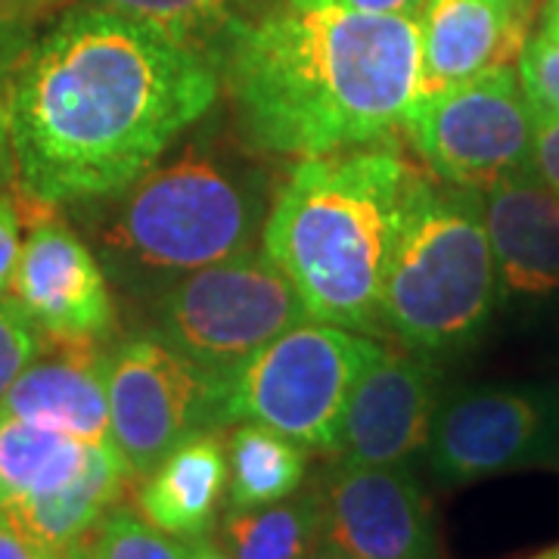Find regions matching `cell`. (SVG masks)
<instances>
[{
	"instance_id": "obj_2",
	"label": "cell",
	"mask_w": 559,
	"mask_h": 559,
	"mask_svg": "<svg viewBox=\"0 0 559 559\" xmlns=\"http://www.w3.org/2000/svg\"><path fill=\"white\" fill-rule=\"evenodd\" d=\"M221 87L264 153L311 159L377 143L423 91L419 22L283 3L242 28Z\"/></svg>"
},
{
	"instance_id": "obj_11",
	"label": "cell",
	"mask_w": 559,
	"mask_h": 559,
	"mask_svg": "<svg viewBox=\"0 0 559 559\" xmlns=\"http://www.w3.org/2000/svg\"><path fill=\"white\" fill-rule=\"evenodd\" d=\"M47 342L103 345L116 326L109 277L94 249L62 221L35 218L3 293Z\"/></svg>"
},
{
	"instance_id": "obj_29",
	"label": "cell",
	"mask_w": 559,
	"mask_h": 559,
	"mask_svg": "<svg viewBox=\"0 0 559 559\" xmlns=\"http://www.w3.org/2000/svg\"><path fill=\"white\" fill-rule=\"evenodd\" d=\"M289 7H333L367 16H417L419 0H283Z\"/></svg>"
},
{
	"instance_id": "obj_25",
	"label": "cell",
	"mask_w": 559,
	"mask_h": 559,
	"mask_svg": "<svg viewBox=\"0 0 559 559\" xmlns=\"http://www.w3.org/2000/svg\"><path fill=\"white\" fill-rule=\"evenodd\" d=\"M520 84L528 106L559 109V40L540 32L522 44Z\"/></svg>"
},
{
	"instance_id": "obj_12",
	"label": "cell",
	"mask_w": 559,
	"mask_h": 559,
	"mask_svg": "<svg viewBox=\"0 0 559 559\" xmlns=\"http://www.w3.org/2000/svg\"><path fill=\"white\" fill-rule=\"evenodd\" d=\"M323 544L345 559H439L432 503L407 466L333 463L318 481Z\"/></svg>"
},
{
	"instance_id": "obj_1",
	"label": "cell",
	"mask_w": 559,
	"mask_h": 559,
	"mask_svg": "<svg viewBox=\"0 0 559 559\" xmlns=\"http://www.w3.org/2000/svg\"><path fill=\"white\" fill-rule=\"evenodd\" d=\"M0 94L22 193L100 202L212 112L221 69L143 22L75 7L25 47Z\"/></svg>"
},
{
	"instance_id": "obj_5",
	"label": "cell",
	"mask_w": 559,
	"mask_h": 559,
	"mask_svg": "<svg viewBox=\"0 0 559 559\" xmlns=\"http://www.w3.org/2000/svg\"><path fill=\"white\" fill-rule=\"evenodd\" d=\"M498 305L481 193L419 171L382 286L380 333L439 360L479 340Z\"/></svg>"
},
{
	"instance_id": "obj_8",
	"label": "cell",
	"mask_w": 559,
	"mask_h": 559,
	"mask_svg": "<svg viewBox=\"0 0 559 559\" xmlns=\"http://www.w3.org/2000/svg\"><path fill=\"white\" fill-rule=\"evenodd\" d=\"M399 128L432 178L479 193L532 162V106L513 66L423 91Z\"/></svg>"
},
{
	"instance_id": "obj_6",
	"label": "cell",
	"mask_w": 559,
	"mask_h": 559,
	"mask_svg": "<svg viewBox=\"0 0 559 559\" xmlns=\"http://www.w3.org/2000/svg\"><path fill=\"white\" fill-rule=\"evenodd\" d=\"M380 342L323 320H301L237 367L212 377L218 429L261 423L308 451L336 454L348 392Z\"/></svg>"
},
{
	"instance_id": "obj_27",
	"label": "cell",
	"mask_w": 559,
	"mask_h": 559,
	"mask_svg": "<svg viewBox=\"0 0 559 559\" xmlns=\"http://www.w3.org/2000/svg\"><path fill=\"white\" fill-rule=\"evenodd\" d=\"M532 168L559 193V109L532 106Z\"/></svg>"
},
{
	"instance_id": "obj_28",
	"label": "cell",
	"mask_w": 559,
	"mask_h": 559,
	"mask_svg": "<svg viewBox=\"0 0 559 559\" xmlns=\"http://www.w3.org/2000/svg\"><path fill=\"white\" fill-rule=\"evenodd\" d=\"M22 252V215L20 205L0 197V296L7 293L16 261Z\"/></svg>"
},
{
	"instance_id": "obj_19",
	"label": "cell",
	"mask_w": 559,
	"mask_h": 559,
	"mask_svg": "<svg viewBox=\"0 0 559 559\" xmlns=\"http://www.w3.org/2000/svg\"><path fill=\"white\" fill-rule=\"evenodd\" d=\"M97 444L0 411V510L79 479Z\"/></svg>"
},
{
	"instance_id": "obj_17",
	"label": "cell",
	"mask_w": 559,
	"mask_h": 559,
	"mask_svg": "<svg viewBox=\"0 0 559 559\" xmlns=\"http://www.w3.org/2000/svg\"><path fill=\"white\" fill-rule=\"evenodd\" d=\"M227 498L224 429H202L134 481V510L171 538L212 535Z\"/></svg>"
},
{
	"instance_id": "obj_20",
	"label": "cell",
	"mask_w": 559,
	"mask_h": 559,
	"mask_svg": "<svg viewBox=\"0 0 559 559\" xmlns=\"http://www.w3.org/2000/svg\"><path fill=\"white\" fill-rule=\"evenodd\" d=\"M215 540L234 559H311L323 547L318 485L264 507H227Z\"/></svg>"
},
{
	"instance_id": "obj_21",
	"label": "cell",
	"mask_w": 559,
	"mask_h": 559,
	"mask_svg": "<svg viewBox=\"0 0 559 559\" xmlns=\"http://www.w3.org/2000/svg\"><path fill=\"white\" fill-rule=\"evenodd\" d=\"M227 507H264L296 495L308 476V448L261 423L224 429Z\"/></svg>"
},
{
	"instance_id": "obj_36",
	"label": "cell",
	"mask_w": 559,
	"mask_h": 559,
	"mask_svg": "<svg viewBox=\"0 0 559 559\" xmlns=\"http://www.w3.org/2000/svg\"><path fill=\"white\" fill-rule=\"evenodd\" d=\"M53 559H84V550H72V554H62V557H53Z\"/></svg>"
},
{
	"instance_id": "obj_24",
	"label": "cell",
	"mask_w": 559,
	"mask_h": 559,
	"mask_svg": "<svg viewBox=\"0 0 559 559\" xmlns=\"http://www.w3.org/2000/svg\"><path fill=\"white\" fill-rule=\"evenodd\" d=\"M44 336L7 296H0V399L22 370L38 358Z\"/></svg>"
},
{
	"instance_id": "obj_30",
	"label": "cell",
	"mask_w": 559,
	"mask_h": 559,
	"mask_svg": "<svg viewBox=\"0 0 559 559\" xmlns=\"http://www.w3.org/2000/svg\"><path fill=\"white\" fill-rule=\"evenodd\" d=\"M0 559H50L38 544L22 535L13 522L0 513Z\"/></svg>"
},
{
	"instance_id": "obj_10",
	"label": "cell",
	"mask_w": 559,
	"mask_h": 559,
	"mask_svg": "<svg viewBox=\"0 0 559 559\" xmlns=\"http://www.w3.org/2000/svg\"><path fill=\"white\" fill-rule=\"evenodd\" d=\"M109 439L131 476H146L180 441L218 429L212 417V373L146 333L106 355Z\"/></svg>"
},
{
	"instance_id": "obj_9",
	"label": "cell",
	"mask_w": 559,
	"mask_h": 559,
	"mask_svg": "<svg viewBox=\"0 0 559 559\" xmlns=\"http://www.w3.org/2000/svg\"><path fill=\"white\" fill-rule=\"evenodd\" d=\"M423 454L448 488L554 466L559 463L557 404L525 385H460L441 395Z\"/></svg>"
},
{
	"instance_id": "obj_18",
	"label": "cell",
	"mask_w": 559,
	"mask_h": 559,
	"mask_svg": "<svg viewBox=\"0 0 559 559\" xmlns=\"http://www.w3.org/2000/svg\"><path fill=\"white\" fill-rule=\"evenodd\" d=\"M134 476L112 448V441L97 444L91 463L79 479L53 495L22 500L0 510L7 520L20 528L32 544H38L47 557H62L79 550L94 525L134 491Z\"/></svg>"
},
{
	"instance_id": "obj_32",
	"label": "cell",
	"mask_w": 559,
	"mask_h": 559,
	"mask_svg": "<svg viewBox=\"0 0 559 559\" xmlns=\"http://www.w3.org/2000/svg\"><path fill=\"white\" fill-rule=\"evenodd\" d=\"M187 559H234L212 535L187 540Z\"/></svg>"
},
{
	"instance_id": "obj_3",
	"label": "cell",
	"mask_w": 559,
	"mask_h": 559,
	"mask_svg": "<svg viewBox=\"0 0 559 559\" xmlns=\"http://www.w3.org/2000/svg\"><path fill=\"white\" fill-rule=\"evenodd\" d=\"M419 171L385 140L299 159L261 230L308 318L380 333L389 261Z\"/></svg>"
},
{
	"instance_id": "obj_7",
	"label": "cell",
	"mask_w": 559,
	"mask_h": 559,
	"mask_svg": "<svg viewBox=\"0 0 559 559\" xmlns=\"http://www.w3.org/2000/svg\"><path fill=\"white\" fill-rule=\"evenodd\" d=\"M150 301L153 336L212 377L308 320L296 286L264 249L193 271Z\"/></svg>"
},
{
	"instance_id": "obj_13",
	"label": "cell",
	"mask_w": 559,
	"mask_h": 559,
	"mask_svg": "<svg viewBox=\"0 0 559 559\" xmlns=\"http://www.w3.org/2000/svg\"><path fill=\"white\" fill-rule=\"evenodd\" d=\"M439 380V360L399 342L377 345L348 392L333 457L358 466H407L429 439Z\"/></svg>"
},
{
	"instance_id": "obj_15",
	"label": "cell",
	"mask_w": 559,
	"mask_h": 559,
	"mask_svg": "<svg viewBox=\"0 0 559 559\" xmlns=\"http://www.w3.org/2000/svg\"><path fill=\"white\" fill-rule=\"evenodd\" d=\"M528 0H419L423 91H439L520 57ZM419 91V94H423Z\"/></svg>"
},
{
	"instance_id": "obj_31",
	"label": "cell",
	"mask_w": 559,
	"mask_h": 559,
	"mask_svg": "<svg viewBox=\"0 0 559 559\" xmlns=\"http://www.w3.org/2000/svg\"><path fill=\"white\" fill-rule=\"evenodd\" d=\"M13 175H16V165H13V146H10V124H7L3 94H0V183Z\"/></svg>"
},
{
	"instance_id": "obj_16",
	"label": "cell",
	"mask_w": 559,
	"mask_h": 559,
	"mask_svg": "<svg viewBox=\"0 0 559 559\" xmlns=\"http://www.w3.org/2000/svg\"><path fill=\"white\" fill-rule=\"evenodd\" d=\"M47 342V340H44ZM40 345L38 358L22 370L0 399V411L47 426L66 436L106 444L109 439V401H106V355L100 345Z\"/></svg>"
},
{
	"instance_id": "obj_34",
	"label": "cell",
	"mask_w": 559,
	"mask_h": 559,
	"mask_svg": "<svg viewBox=\"0 0 559 559\" xmlns=\"http://www.w3.org/2000/svg\"><path fill=\"white\" fill-rule=\"evenodd\" d=\"M525 559H559V540L554 547H547V550H538V554H532V557Z\"/></svg>"
},
{
	"instance_id": "obj_26",
	"label": "cell",
	"mask_w": 559,
	"mask_h": 559,
	"mask_svg": "<svg viewBox=\"0 0 559 559\" xmlns=\"http://www.w3.org/2000/svg\"><path fill=\"white\" fill-rule=\"evenodd\" d=\"M66 0H0V81L38 38V25Z\"/></svg>"
},
{
	"instance_id": "obj_4",
	"label": "cell",
	"mask_w": 559,
	"mask_h": 559,
	"mask_svg": "<svg viewBox=\"0 0 559 559\" xmlns=\"http://www.w3.org/2000/svg\"><path fill=\"white\" fill-rule=\"evenodd\" d=\"M271 200L264 168L202 128L100 200L109 205L97 224V259L106 277L153 299L193 271L255 249Z\"/></svg>"
},
{
	"instance_id": "obj_14",
	"label": "cell",
	"mask_w": 559,
	"mask_h": 559,
	"mask_svg": "<svg viewBox=\"0 0 559 559\" xmlns=\"http://www.w3.org/2000/svg\"><path fill=\"white\" fill-rule=\"evenodd\" d=\"M500 301L540 305L559 296V193L522 165L481 193Z\"/></svg>"
},
{
	"instance_id": "obj_23",
	"label": "cell",
	"mask_w": 559,
	"mask_h": 559,
	"mask_svg": "<svg viewBox=\"0 0 559 559\" xmlns=\"http://www.w3.org/2000/svg\"><path fill=\"white\" fill-rule=\"evenodd\" d=\"M84 559H187V540L171 538L131 507H112L81 544Z\"/></svg>"
},
{
	"instance_id": "obj_22",
	"label": "cell",
	"mask_w": 559,
	"mask_h": 559,
	"mask_svg": "<svg viewBox=\"0 0 559 559\" xmlns=\"http://www.w3.org/2000/svg\"><path fill=\"white\" fill-rule=\"evenodd\" d=\"M94 7L143 22L202 53L221 69L234 40L249 25L237 0H94Z\"/></svg>"
},
{
	"instance_id": "obj_35",
	"label": "cell",
	"mask_w": 559,
	"mask_h": 559,
	"mask_svg": "<svg viewBox=\"0 0 559 559\" xmlns=\"http://www.w3.org/2000/svg\"><path fill=\"white\" fill-rule=\"evenodd\" d=\"M311 559H345V557H340V554H336V550H333L330 544H323V547H320L318 554H314Z\"/></svg>"
},
{
	"instance_id": "obj_33",
	"label": "cell",
	"mask_w": 559,
	"mask_h": 559,
	"mask_svg": "<svg viewBox=\"0 0 559 559\" xmlns=\"http://www.w3.org/2000/svg\"><path fill=\"white\" fill-rule=\"evenodd\" d=\"M544 35L559 40V0H547V10H544Z\"/></svg>"
}]
</instances>
